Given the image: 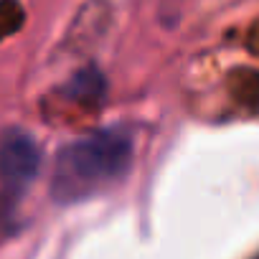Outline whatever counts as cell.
Listing matches in <instances>:
<instances>
[{"label": "cell", "instance_id": "cell-3", "mask_svg": "<svg viewBox=\"0 0 259 259\" xmlns=\"http://www.w3.org/2000/svg\"><path fill=\"white\" fill-rule=\"evenodd\" d=\"M64 94L79 104H97L104 97V79L97 69H84L66 84Z\"/></svg>", "mask_w": 259, "mask_h": 259}, {"label": "cell", "instance_id": "cell-2", "mask_svg": "<svg viewBox=\"0 0 259 259\" xmlns=\"http://www.w3.org/2000/svg\"><path fill=\"white\" fill-rule=\"evenodd\" d=\"M41 165L36 140L23 130H8L0 138V183L8 203L13 206L33 183Z\"/></svg>", "mask_w": 259, "mask_h": 259}, {"label": "cell", "instance_id": "cell-5", "mask_svg": "<svg viewBox=\"0 0 259 259\" xmlns=\"http://www.w3.org/2000/svg\"><path fill=\"white\" fill-rule=\"evenodd\" d=\"M256 259H259V256H256Z\"/></svg>", "mask_w": 259, "mask_h": 259}, {"label": "cell", "instance_id": "cell-1", "mask_svg": "<svg viewBox=\"0 0 259 259\" xmlns=\"http://www.w3.org/2000/svg\"><path fill=\"white\" fill-rule=\"evenodd\" d=\"M133 165V138L122 130H97L56 155L51 193L61 203L89 198L117 181Z\"/></svg>", "mask_w": 259, "mask_h": 259}, {"label": "cell", "instance_id": "cell-4", "mask_svg": "<svg viewBox=\"0 0 259 259\" xmlns=\"http://www.w3.org/2000/svg\"><path fill=\"white\" fill-rule=\"evenodd\" d=\"M23 23V8L16 0H0V38L16 33Z\"/></svg>", "mask_w": 259, "mask_h": 259}]
</instances>
